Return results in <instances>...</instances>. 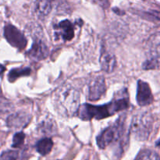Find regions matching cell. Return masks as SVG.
Instances as JSON below:
<instances>
[{"label":"cell","mask_w":160,"mask_h":160,"mask_svg":"<svg viewBox=\"0 0 160 160\" xmlns=\"http://www.w3.org/2000/svg\"><path fill=\"white\" fill-rule=\"evenodd\" d=\"M121 95L114 98L111 102L102 106L83 104L78 110V115L81 120H91L92 119L102 120L114 115L119 111L127 109L130 106L127 90L121 92Z\"/></svg>","instance_id":"6da1fadb"},{"label":"cell","mask_w":160,"mask_h":160,"mask_svg":"<svg viewBox=\"0 0 160 160\" xmlns=\"http://www.w3.org/2000/svg\"><path fill=\"white\" fill-rule=\"evenodd\" d=\"M54 106L57 112L65 117L76 115L80 107L79 92L73 86H61L53 95Z\"/></svg>","instance_id":"7a4b0ae2"},{"label":"cell","mask_w":160,"mask_h":160,"mask_svg":"<svg viewBox=\"0 0 160 160\" xmlns=\"http://www.w3.org/2000/svg\"><path fill=\"white\" fill-rule=\"evenodd\" d=\"M125 120V115L120 116L113 124L105 128L97 136V145L101 149H104L113 143L123 142L126 131Z\"/></svg>","instance_id":"3957f363"},{"label":"cell","mask_w":160,"mask_h":160,"mask_svg":"<svg viewBox=\"0 0 160 160\" xmlns=\"http://www.w3.org/2000/svg\"><path fill=\"white\" fill-rule=\"evenodd\" d=\"M152 126V117L148 112H142L134 116L131 122V129L138 140L145 141L149 137Z\"/></svg>","instance_id":"277c9868"},{"label":"cell","mask_w":160,"mask_h":160,"mask_svg":"<svg viewBox=\"0 0 160 160\" xmlns=\"http://www.w3.org/2000/svg\"><path fill=\"white\" fill-rule=\"evenodd\" d=\"M35 34L33 37V44L31 49L28 52V56L30 59L34 61H41L48 56V48L41 36V29L35 31Z\"/></svg>","instance_id":"5b68a950"},{"label":"cell","mask_w":160,"mask_h":160,"mask_svg":"<svg viewBox=\"0 0 160 160\" xmlns=\"http://www.w3.org/2000/svg\"><path fill=\"white\" fill-rule=\"evenodd\" d=\"M4 36L12 47L19 50L24 49L28 45V40L23 33L12 24L5 26Z\"/></svg>","instance_id":"8992f818"},{"label":"cell","mask_w":160,"mask_h":160,"mask_svg":"<svg viewBox=\"0 0 160 160\" xmlns=\"http://www.w3.org/2000/svg\"><path fill=\"white\" fill-rule=\"evenodd\" d=\"M106 91L105 78L102 76H98L93 78L88 85V98L90 101H97L100 99Z\"/></svg>","instance_id":"52a82bcc"},{"label":"cell","mask_w":160,"mask_h":160,"mask_svg":"<svg viewBox=\"0 0 160 160\" xmlns=\"http://www.w3.org/2000/svg\"><path fill=\"white\" fill-rule=\"evenodd\" d=\"M54 34L56 38L68 42L73 39L74 36L73 25L70 20H62L54 26Z\"/></svg>","instance_id":"ba28073f"},{"label":"cell","mask_w":160,"mask_h":160,"mask_svg":"<svg viewBox=\"0 0 160 160\" xmlns=\"http://www.w3.org/2000/svg\"><path fill=\"white\" fill-rule=\"evenodd\" d=\"M153 95L148 83L139 80L137 88V102L139 106H145L152 103Z\"/></svg>","instance_id":"9c48e42d"},{"label":"cell","mask_w":160,"mask_h":160,"mask_svg":"<svg viewBox=\"0 0 160 160\" xmlns=\"http://www.w3.org/2000/svg\"><path fill=\"white\" fill-rule=\"evenodd\" d=\"M100 65L104 72L108 73H112L117 66V59L113 53L102 48L100 56Z\"/></svg>","instance_id":"30bf717a"},{"label":"cell","mask_w":160,"mask_h":160,"mask_svg":"<svg viewBox=\"0 0 160 160\" xmlns=\"http://www.w3.org/2000/svg\"><path fill=\"white\" fill-rule=\"evenodd\" d=\"M31 120V116L23 112H18L9 116L7 119L9 128L17 129L26 127Z\"/></svg>","instance_id":"8fae6325"},{"label":"cell","mask_w":160,"mask_h":160,"mask_svg":"<svg viewBox=\"0 0 160 160\" xmlns=\"http://www.w3.org/2000/svg\"><path fill=\"white\" fill-rule=\"evenodd\" d=\"M52 9V5L50 0H33V12L38 18H45L51 12Z\"/></svg>","instance_id":"7c38bea8"},{"label":"cell","mask_w":160,"mask_h":160,"mask_svg":"<svg viewBox=\"0 0 160 160\" xmlns=\"http://www.w3.org/2000/svg\"><path fill=\"white\" fill-rule=\"evenodd\" d=\"M53 147V142L51 138H45L41 139L40 141L37 142L35 145L36 151L42 156H46L51 152Z\"/></svg>","instance_id":"4fadbf2b"},{"label":"cell","mask_w":160,"mask_h":160,"mask_svg":"<svg viewBox=\"0 0 160 160\" xmlns=\"http://www.w3.org/2000/svg\"><path fill=\"white\" fill-rule=\"evenodd\" d=\"M31 69L29 67H22V68L12 69L8 74V79L10 82H13L20 77L28 76L31 74Z\"/></svg>","instance_id":"5bb4252c"},{"label":"cell","mask_w":160,"mask_h":160,"mask_svg":"<svg viewBox=\"0 0 160 160\" xmlns=\"http://www.w3.org/2000/svg\"><path fill=\"white\" fill-rule=\"evenodd\" d=\"M136 160H159V156L156 152L152 150H144L139 153Z\"/></svg>","instance_id":"9a60e30c"},{"label":"cell","mask_w":160,"mask_h":160,"mask_svg":"<svg viewBox=\"0 0 160 160\" xmlns=\"http://www.w3.org/2000/svg\"><path fill=\"white\" fill-rule=\"evenodd\" d=\"M159 66V57L152 56L151 59H148L143 64V68L145 70H151V69H158Z\"/></svg>","instance_id":"2e32d148"},{"label":"cell","mask_w":160,"mask_h":160,"mask_svg":"<svg viewBox=\"0 0 160 160\" xmlns=\"http://www.w3.org/2000/svg\"><path fill=\"white\" fill-rule=\"evenodd\" d=\"M20 155L17 151L4 152L0 157V160H20Z\"/></svg>","instance_id":"e0dca14e"},{"label":"cell","mask_w":160,"mask_h":160,"mask_svg":"<svg viewBox=\"0 0 160 160\" xmlns=\"http://www.w3.org/2000/svg\"><path fill=\"white\" fill-rule=\"evenodd\" d=\"M24 139L25 134L23 132H18L15 134L13 136V138H12V147H13V148H20L21 145H23Z\"/></svg>","instance_id":"ac0fdd59"},{"label":"cell","mask_w":160,"mask_h":160,"mask_svg":"<svg viewBox=\"0 0 160 160\" xmlns=\"http://www.w3.org/2000/svg\"><path fill=\"white\" fill-rule=\"evenodd\" d=\"M55 122H50V121H45L43 122L40 124V130L41 131L45 133H50L53 131L54 129Z\"/></svg>","instance_id":"d6986e66"},{"label":"cell","mask_w":160,"mask_h":160,"mask_svg":"<svg viewBox=\"0 0 160 160\" xmlns=\"http://www.w3.org/2000/svg\"><path fill=\"white\" fill-rule=\"evenodd\" d=\"M5 70H6V68H5V67H3L2 65H1V64H0V75H1L2 73L3 72L5 71Z\"/></svg>","instance_id":"ffe728a7"}]
</instances>
